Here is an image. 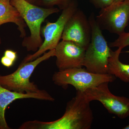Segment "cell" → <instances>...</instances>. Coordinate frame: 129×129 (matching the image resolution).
<instances>
[{
  "instance_id": "3",
  "label": "cell",
  "mask_w": 129,
  "mask_h": 129,
  "mask_svg": "<svg viewBox=\"0 0 129 129\" xmlns=\"http://www.w3.org/2000/svg\"><path fill=\"white\" fill-rule=\"evenodd\" d=\"M94 13L89 21L91 29V39L85 51L83 67L93 73L105 74L108 72V61L112 50L96 20Z\"/></svg>"
},
{
  "instance_id": "7",
  "label": "cell",
  "mask_w": 129,
  "mask_h": 129,
  "mask_svg": "<svg viewBox=\"0 0 129 129\" xmlns=\"http://www.w3.org/2000/svg\"><path fill=\"white\" fill-rule=\"evenodd\" d=\"M108 82H105L82 92L85 99L90 102L93 101L101 102L112 114L121 119L129 117V99L113 94L108 88Z\"/></svg>"
},
{
  "instance_id": "16",
  "label": "cell",
  "mask_w": 129,
  "mask_h": 129,
  "mask_svg": "<svg viewBox=\"0 0 129 129\" xmlns=\"http://www.w3.org/2000/svg\"><path fill=\"white\" fill-rule=\"evenodd\" d=\"M97 8L103 9L107 7L113 2V0H90Z\"/></svg>"
},
{
  "instance_id": "9",
  "label": "cell",
  "mask_w": 129,
  "mask_h": 129,
  "mask_svg": "<svg viewBox=\"0 0 129 129\" xmlns=\"http://www.w3.org/2000/svg\"><path fill=\"white\" fill-rule=\"evenodd\" d=\"M91 36L89 19L83 12L78 9L67 22L61 39L75 42L86 50L90 42Z\"/></svg>"
},
{
  "instance_id": "6",
  "label": "cell",
  "mask_w": 129,
  "mask_h": 129,
  "mask_svg": "<svg viewBox=\"0 0 129 129\" xmlns=\"http://www.w3.org/2000/svg\"><path fill=\"white\" fill-rule=\"evenodd\" d=\"M78 9L77 2L73 0L68 7L63 9L61 14L56 22H47L41 30L44 40L41 46L34 53L27 56L22 62L33 61L47 51L55 49L61 39L67 22Z\"/></svg>"
},
{
  "instance_id": "8",
  "label": "cell",
  "mask_w": 129,
  "mask_h": 129,
  "mask_svg": "<svg viewBox=\"0 0 129 129\" xmlns=\"http://www.w3.org/2000/svg\"><path fill=\"white\" fill-rule=\"evenodd\" d=\"M96 20L100 28L119 35L125 32L129 21V0L113 2L101 9Z\"/></svg>"
},
{
  "instance_id": "1",
  "label": "cell",
  "mask_w": 129,
  "mask_h": 129,
  "mask_svg": "<svg viewBox=\"0 0 129 129\" xmlns=\"http://www.w3.org/2000/svg\"><path fill=\"white\" fill-rule=\"evenodd\" d=\"M90 102L81 91L68 102L65 112L57 120L49 122L35 120L24 122L19 129H89L93 122Z\"/></svg>"
},
{
  "instance_id": "10",
  "label": "cell",
  "mask_w": 129,
  "mask_h": 129,
  "mask_svg": "<svg viewBox=\"0 0 129 129\" xmlns=\"http://www.w3.org/2000/svg\"><path fill=\"white\" fill-rule=\"evenodd\" d=\"M56 65L59 70L81 68L85 49L73 42L62 40L55 48Z\"/></svg>"
},
{
  "instance_id": "20",
  "label": "cell",
  "mask_w": 129,
  "mask_h": 129,
  "mask_svg": "<svg viewBox=\"0 0 129 129\" xmlns=\"http://www.w3.org/2000/svg\"><path fill=\"white\" fill-rule=\"evenodd\" d=\"M124 1V0H113V2H117L122 1Z\"/></svg>"
},
{
  "instance_id": "17",
  "label": "cell",
  "mask_w": 129,
  "mask_h": 129,
  "mask_svg": "<svg viewBox=\"0 0 129 129\" xmlns=\"http://www.w3.org/2000/svg\"><path fill=\"white\" fill-rule=\"evenodd\" d=\"M4 56L11 59L15 62L17 58V54L16 51L11 50H7L4 52Z\"/></svg>"
},
{
  "instance_id": "11",
  "label": "cell",
  "mask_w": 129,
  "mask_h": 129,
  "mask_svg": "<svg viewBox=\"0 0 129 129\" xmlns=\"http://www.w3.org/2000/svg\"><path fill=\"white\" fill-rule=\"evenodd\" d=\"M47 93L45 91L39 93H26L10 90L0 84V129H9L6 118L5 112L8 106L18 99H34L46 101Z\"/></svg>"
},
{
  "instance_id": "15",
  "label": "cell",
  "mask_w": 129,
  "mask_h": 129,
  "mask_svg": "<svg viewBox=\"0 0 129 129\" xmlns=\"http://www.w3.org/2000/svg\"><path fill=\"white\" fill-rule=\"evenodd\" d=\"M110 47H118L122 49L129 46V32H124L119 35L117 39L109 45Z\"/></svg>"
},
{
  "instance_id": "21",
  "label": "cell",
  "mask_w": 129,
  "mask_h": 129,
  "mask_svg": "<svg viewBox=\"0 0 129 129\" xmlns=\"http://www.w3.org/2000/svg\"><path fill=\"white\" fill-rule=\"evenodd\" d=\"M123 129H129V124L123 128Z\"/></svg>"
},
{
  "instance_id": "4",
  "label": "cell",
  "mask_w": 129,
  "mask_h": 129,
  "mask_svg": "<svg viewBox=\"0 0 129 129\" xmlns=\"http://www.w3.org/2000/svg\"><path fill=\"white\" fill-rule=\"evenodd\" d=\"M55 50H50L33 61L22 62L15 72L6 75H0V84L12 91L26 93H39L40 90L30 77L37 66L41 63L55 56Z\"/></svg>"
},
{
  "instance_id": "12",
  "label": "cell",
  "mask_w": 129,
  "mask_h": 129,
  "mask_svg": "<svg viewBox=\"0 0 129 129\" xmlns=\"http://www.w3.org/2000/svg\"><path fill=\"white\" fill-rule=\"evenodd\" d=\"M8 23H12L17 25L20 37H25V28L27 25L21 14L11 4L10 0H0V26Z\"/></svg>"
},
{
  "instance_id": "19",
  "label": "cell",
  "mask_w": 129,
  "mask_h": 129,
  "mask_svg": "<svg viewBox=\"0 0 129 129\" xmlns=\"http://www.w3.org/2000/svg\"><path fill=\"white\" fill-rule=\"evenodd\" d=\"M26 1L31 4L37 5V6H40V0H25Z\"/></svg>"
},
{
  "instance_id": "5",
  "label": "cell",
  "mask_w": 129,
  "mask_h": 129,
  "mask_svg": "<svg viewBox=\"0 0 129 129\" xmlns=\"http://www.w3.org/2000/svg\"><path fill=\"white\" fill-rule=\"evenodd\" d=\"M115 76L109 74H99L91 73L85 68H74L58 70L52 76L56 85L67 89L69 85L75 88L76 91H83L105 82L112 83L116 79Z\"/></svg>"
},
{
  "instance_id": "18",
  "label": "cell",
  "mask_w": 129,
  "mask_h": 129,
  "mask_svg": "<svg viewBox=\"0 0 129 129\" xmlns=\"http://www.w3.org/2000/svg\"><path fill=\"white\" fill-rule=\"evenodd\" d=\"M1 61L2 64L3 66L8 68L12 67L14 64V62H15L11 59L8 58V57H7L5 56H3L1 58Z\"/></svg>"
},
{
  "instance_id": "13",
  "label": "cell",
  "mask_w": 129,
  "mask_h": 129,
  "mask_svg": "<svg viewBox=\"0 0 129 129\" xmlns=\"http://www.w3.org/2000/svg\"><path fill=\"white\" fill-rule=\"evenodd\" d=\"M118 48L112 51L109 59L108 73L117 78L123 82L129 83V64H125L119 60V57L122 50Z\"/></svg>"
},
{
  "instance_id": "2",
  "label": "cell",
  "mask_w": 129,
  "mask_h": 129,
  "mask_svg": "<svg viewBox=\"0 0 129 129\" xmlns=\"http://www.w3.org/2000/svg\"><path fill=\"white\" fill-rule=\"evenodd\" d=\"M10 2L18 10L30 30V35L24 37L22 46L28 51L36 52L43 42L41 36L42 24L48 16L58 12L60 9L40 7L25 0H10Z\"/></svg>"
},
{
  "instance_id": "14",
  "label": "cell",
  "mask_w": 129,
  "mask_h": 129,
  "mask_svg": "<svg viewBox=\"0 0 129 129\" xmlns=\"http://www.w3.org/2000/svg\"><path fill=\"white\" fill-rule=\"evenodd\" d=\"M73 0H40V6H44L46 8L53 7L57 6L59 9L63 10L66 8Z\"/></svg>"
}]
</instances>
